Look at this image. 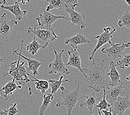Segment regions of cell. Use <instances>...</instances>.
<instances>
[{
	"instance_id": "6da1fadb",
	"label": "cell",
	"mask_w": 130,
	"mask_h": 115,
	"mask_svg": "<svg viewBox=\"0 0 130 115\" xmlns=\"http://www.w3.org/2000/svg\"><path fill=\"white\" fill-rule=\"evenodd\" d=\"M106 69L105 60L102 59L100 63H97L94 59H92L90 67L83 68L84 73V81L88 85L86 88L93 89L96 92L109 88L110 81L106 75Z\"/></svg>"
},
{
	"instance_id": "7a4b0ae2",
	"label": "cell",
	"mask_w": 130,
	"mask_h": 115,
	"mask_svg": "<svg viewBox=\"0 0 130 115\" xmlns=\"http://www.w3.org/2000/svg\"><path fill=\"white\" fill-rule=\"evenodd\" d=\"M60 89L61 98V100L58 99L55 106L56 107H59L61 106H65L67 110V115H72V111L76 106V104L85 96L80 92V84H78L76 89L73 91H69L64 86H60Z\"/></svg>"
},
{
	"instance_id": "3957f363",
	"label": "cell",
	"mask_w": 130,
	"mask_h": 115,
	"mask_svg": "<svg viewBox=\"0 0 130 115\" xmlns=\"http://www.w3.org/2000/svg\"><path fill=\"white\" fill-rule=\"evenodd\" d=\"M27 34H32L33 36L35 37L37 41L42 45L45 44H49V43L53 40L59 39L52 28L49 29L39 28L37 27L36 25L33 28L29 27L28 28Z\"/></svg>"
},
{
	"instance_id": "277c9868",
	"label": "cell",
	"mask_w": 130,
	"mask_h": 115,
	"mask_svg": "<svg viewBox=\"0 0 130 115\" xmlns=\"http://www.w3.org/2000/svg\"><path fill=\"white\" fill-rule=\"evenodd\" d=\"M116 31L115 28L112 27L111 28L110 27H107L104 28L103 29V32L100 35H99L94 37V39L98 40L94 48L92 51L91 55H90L89 59L90 60L94 58V56L96 52H97L98 49H100L101 46H103L106 43H109L111 45H112V42H111V39L112 38L113 34Z\"/></svg>"
},
{
	"instance_id": "5b68a950",
	"label": "cell",
	"mask_w": 130,
	"mask_h": 115,
	"mask_svg": "<svg viewBox=\"0 0 130 115\" xmlns=\"http://www.w3.org/2000/svg\"><path fill=\"white\" fill-rule=\"evenodd\" d=\"M64 50H61L60 52L58 53L57 51H54L55 58L53 61L49 64L48 66V73L49 75L61 73L66 75H69L70 73L67 68L66 65L63 60L62 55L64 53Z\"/></svg>"
},
{
	"instance_id": "8992f818",
	"label": "cell",
	"mask_w": 130,
	"mask_h": 115,
	"mask_svg": "<svg viewBox=\"0 0 130 115\" xmlns=\"http://www.w3.org/2000/svg\"><path fill=\"white\" fill-rule=\"evenodd\" d=\"M17 24V21L8 18L7 13H4L0 17V37L6 42H10L9 38L12 31Z\"/></svg>"
},
{
	"instance_id": "52a82bcc",
	"label": "cell",
	"mask_w": 130,
	"mask_h": 115,
	"mask_svg": "<svg viewBox=\"0 0 130 115\" xmlns=\"http://www.w3.org/2000/svg\"><path fill=\"white\" fill-rule=\"evenodd\" d=\"M64 19L70 21L69 18H68L64 15H55L51 12L43 10V13L40 14L39 16L36 18L38 22V27H41L42 28L49 29L51 28L52 24L55 23L58 20Z\"/></svg>"
},
{
	"instance_id": "ba28073f",
	"label": "cell",
	"mask_w": 130,
	"mask_h": 115,
	"mask_svg": "<svg viewBox=\"0 0 130 115\" xmlns=\"http://www.w3.org/2000/svg\"><path fill=\"white\" fill-rule=\"evenodd\" d=\"M130 107L129 93L119 96L116 100L109 104V110L112 115H123L125 111Z\"/></svg>"
},
{
	"instance_id": "9c48e42d",
	"label": "cell",
	"mask_w": 130,
	"mask_h": 115,
	"mask_svg": "<svg viewBox=\"0 0 130 115\" xmlns=\"http://www.w3.org/2000/svg\"><path fill=\"white\" fill-rule=\"evenodd\" d=\"M129 46L130 43L123 39V43H117V44L112 43L110 47H104L101 49V52L103 54L107 55L108 57L113 61L117 58L121 57L125 49L129 47Z\"/></svg>"
},
{
	"instance_id": "30bf717a",
	"label": "cell",
	"mask_w": 130,
	"mask_h": 115,
	"mask_svg": "<svg viewBox=\"0 0 130 115\" xmlns=\"http://www.w3.org/2000/svg\"><path fill=\"white\" fill-rule=\"evenodd\" d=\"M24 43V40H21V46H20V52H18L19 50V48H17V49L15 50L14 49H13V54L14 56L18 55L21 58H22L24 59H25L27 63H28V67L26 68V70L28 73L29 72H32V74L33 75H38L39 74L38 73V69L39 67L42 65V63L39 61L33 59H31L30 58H28L25 57V56L23 55L22 54V49L23 47V44Z\"/></svg>"
},
{
	"instance_id": "8fae6325",
	"label": "cell",
	"mask_w": 130,
	"mask_h": 115,
	"mask_svg": "<svg viewBox=\"0 0 130 115\" xmlns=\"http://www.w3.org/2000/svg\"><path fill=\"white\" fill-rule=\"evenodd\" d=\"M126 88L123 86L121 82L119 85L116 86H110L105 90V98L109 104L111 103L118 98L119 96L125 95L128 92L125 90Z\"/></svg>"
},
{
	"instance_id": "7c38bea8",
	"label": "cell",
	"mask_w": 130,
	"mask_h": 115,
	"mask_svg": "<svg viewBox=\"0 0 130 115\" xmlns=\"http://www.w3.org/2000/svg\"><path fill=\"white\" fill-rule=\"evenodd\" d=\"M64 11L69 13L70 15V21L72 23V26H78L80 29L85 28L86 24L85 23V15L80 12L75 11L74 8L67 7Z\"/></svg>"
},
{
	"instance_id": "4fadbf2b",
	"label": "cell",
	"mask_w": 130,
	"mask_h": 115,
	"mask_svg": "<svg viewBox=\"0 0 130 115\" xmlns=\"http://www.w3.org/2000/svg\"><path fill=\"white\" fill-rule=\"evenodd\" d=\"M68 54L69 55V60L68 61V63L65 64L66 66H69L76 68L84 76V73L83 68H82L81 58H80L79 52L77 51V50H74L73 49H72L68 51Z\"/></svg>"
},
{
	"instance_id": "5bb4252c",
	"label": "cell",
	"mask_w": 130,
	"mask_h": 115,
	"mask_svg": "<svg viewBox=\"0 0 130 115\" xmlns=\"http://www.w3.org/2000/svg\"><path fill=\"white\" fill-rule=\"evenodd\" d=\"M89 43V40L82 33L77 34L69 38L66 39L64 42L65 44L70 45L74 50H77L78 45H83Z\"/></svg>"
},
{
	"instance_id": "9a60e30c",
	"label": "cell",
	"mask_w": 130,
	"mask_h": 115,
	"mask_svg": "<svg viewBox=\"0 0 130 115\" xmlns=\"http://www.w3.org/2000/svg\"><path fill=\"white\" fill-rule=\"evenodd\" d=\"M2 10H7L13 14L17 21H22L23 17L27 14V11L22 10L20 8V4L15 2L14 4L10 6L1 5Z\"/></svg>"
},
{
	"instance_id": "2e32d148",
	"label": "cell",
	"mask_w": 130,
	"mask_h": 115,
	"mask_svg": "<svg viewBox=\"0 0 130 115\" xmlns=\"http://www.w3.org/2000/svg\"><path fill=\"white\" fill-rule=\"evenodd\" d=\"M100 97H96L95 92H91L90 94L88 96H85L84 97V100L81 102L79 104L80 108H83L86 107L89 110V114H91L92 112V109L94 106H95L96 101L100 100Z\"/></svg>"
},
{
	"instance_id": "e0dca14e",
	"label": "cell",
	"mask_w": 130,
	"mask_h": 115,
	"mask_svg": "<svg viewBox=\"0 0 130 115\" xmlns=\"http://www.w3.org/2000/svg\"><path fill=\"white\" fill-rule=\"evenodd\" d=\"M109 67L110 71L109 72L106 73V75L110 78V86L113 87L117 86L119 84L121 83L120 80V77H121V75H120L118 71L116 69V66L115 65V61L113 60L111 61Z\"/></svg>"
},
{
	"instance_id": "ac0fdd59",
	"label": "cell",
	"mask_w": 130,
	"mask_h": 115,
	"mask_svg": "<svg viewBox=\"0 0 130 115\" xmlns=\"http://www.w3.org/2000/svg\"><path fill=\"white\" fill-rule=\"evenodd\" d=\"M21 58L19 57L18 60L12 62V63L10 64V69H9L8 72L4 73L2 74L3 76L5 77L7 76H10L13 77L15 80H17L19 82L21 81H24L23 77L20 75V74L19 72H18V64H19V63H20V61Z\"/></svg>"
},
{
	"instance_id": "d6986e66",
	"label": "cell",
	"mask_w": 130,
	"mask_h": 115,
	"mask_svg": "<svg viewBox=\"0 0 130 115\" xmlns=\"http://www.w3.org/2000/svg\"><path fill=\"white\" fill-rule=\"evenodd\" d=\"M22 89V85H17L15 82V80L13 79L12 81H10L0 89V92L4 91V97L6 101L8 100L7 96L12 95L15 90Z\"/></svg>"
},
{
	"instance_id": "ffe728a7",
	"label": "cell",
	"mask_w": 130,
	"mask_h": 115,
	"mask_svg": "<svg viewBox=\"0 0 130 115\" xmlns=\"http://www.w3.org/2000/svg\"><path fill=\"white\" fill-rule=\"evenodd\" d=\"M33 40L30 43H28L26 47V49L27 52L29 53L30 55H34L38 53L39 49H45L47 47L48 44H45L44 45H41L37 41L35 36H33Z\"/></svg>"
},
{
	"instance_id": "44dd1931",
	"label": "cell",
	"mask_w": 130,
	"mask_h": 115,
	"mask_svg": "<svg viewBox=\"0 0 130 115\" xmlns=\"http://www.w3.org/2000/svg\"><path fill=\"white\" fill-rule=\"evenodd\" d=\"M49 5L45 9L46 11L50 12L54 9L64 10L68 6L66 4V0H49Z\"/></svg>"
},
{
	"instance_id": "7402d4cb",
	"label": "cell",
	"mask_w": 130,
	"mask_h": 115,
	"mask_svg": "<svg viewBox=\"0 0 130 115\" xmlns=\"http://www.w3.org/2000/svg\"><path fill=\"white\" fill-rule=\"evenodd\" d=\"M65 76H61L60 77L59 79L58 80H52L49 79L48 83H49V86L51 87V94H54L57 92V91L58 90V89L60 88L61 84L63 83L68 82L69 80L66 79L63 80Z\"/></svg>"
},
{
	"instance_id": "603a6c76",
	"label": "cell",
	"mask_w": 130,
	"mask_h": 115,
	"mask_svg": "<svg viewBox=\"0 0 130 115\" xmlns=\"http://www.w3.org/2000/svg\"><path fill=\"white\" fill-rule=\"evenodd\" d=\"M53 95L51 94L44 95L43 102L39 110L38 115H43L44 114L45 111L47 110L49 105L51 104V102L53 100Z\"/></svg>"
},
{
	"instance_id": "cb8c5ba5",
	"label": "cell",
	"mask_w": 130,
	"mask_h": 115,
	"mask_svg": "<svg viewBox=\"0 0 130 115\" xmlns=\"http://www.w3.org/2000/svg\"><path fill=\"white\" fill-rule=\"evenodd\" d=\"M122 13L120 17L117 24L119 27L121 28L126 27L127 29L130 28V14L129 11L127 10L126 12L121 11Z\"/></svg>"
},
{
	"instance_id": "d4e9b609",
	"label": "cell",
	"mask_w": 130,
	"mask_h": 115,
	"mask_svg": "<svg viewBox=\"0 0 130 115\" xmlns=\"http://www.w3.org/2000/svg\"><path fill=\"white\" fill-rule=\"evenodd\" d=\"M31 81H35V85L36 89L39 92H41L42 94H44L46 91L49 89V83L47 80H39L35 78V79H30Z\"/></svg>"
},
{
	"instance_id": "484cf974",
	"label": "cell",
	"mask_w": 130,
	"mask_h": 115,
	"mask_svg": "<svg viewBox=\"0 0 130 115\" xmlns=\"http://www.w3.org/2000/svg\"><path fill=\"white\" fill-rule=\"evenodd\" d=\"M123 57L121 59L115 62V66H119L120 68L124 69L125 68H128L129 67L130 64V54H122Z\"/></svg>"
},
{
	"instance_id": "4316f807",
	"label": "cell",
	"mask_w": 130,
	"mask_h": 115,
	"mask_svg": "<svg viewBox=\"0 0 130 115\" xmlns=\"http://www.w3.org/2000/svg\"><path fill=\"white\" fill-rule=\"evenodd\" d=\"M103 90L104 92L103 99H100V102L97 105H95V107L99 111L108 110L109 108V104L107 102L106 98H105V90H106V89H103Z\"/></svg>"
},
{
	"instance_id": "83f0119b",
	"label": "cell",
	"mask_w": 130,
	"mask_h": 115,
	"mask_svg": "<svg viewBox=\"0 0 130 115\" xmlns=\"http://www.w3.org/2000/svg\"><path fill=\"white\" fill-rule=\"evenodd\" d=\"M6 110L7 111L8 115H16L19 112V111L17 108V103L11 104L10 106L7 105V108Z\"/></svg>"
},
{
	"instance_id": "f1b7e54d",
	"label": "cell",
	"mask_w": 130,
	"mask_h": 115,
	"mask_svg": "<svg viewBox=\"0 0 130 115\" xmlns=\"http://www.w3.org/2000/svg\"><path fill=\"white\" fill-rule=\"evenodd\" d=\"M78 0H66V4L68 7L75 8L79 6Z\"/></svg>"
},
{
	"instance_id": "f546056e",
	"label": "cell",
	"mask_w": 130,
	"mask_h": 115,
	"mask_svg": "<svg viewBox=\"0 0 130 115\" xmlns=\"http://www.w3.org/2000/svg\"><path fill=\"white\" fill-rule=\"evenodd\" d=\"M15 2L18 3V4L25 5L26 3H29L30 0H15Z\"/></svg>"
},
{
	"instance_id": "4dcf8cb0",
	"label": "cell",
	"mask_w": 130,
	"mask_h": 115,
	"mask_svg": "<svg viewBox=\"0 0 130 115\" xmlns=\"http://www.w3.org/2000/svg\"><path fill=\"white\" fill-rule=\"evenodd\" d=\"M103 113L104 114V115H112V113L110 110L108 111V110H103Z\"/></svg>"
},
{
	"instance_id": "1f68e13d",
	"label": "cell",
	"mask_w": 130,
	"mask_h": 115,
	"mask_svg": "<svg viewBox=\"0 0 130 115\" xmlns=\"http://www.w3.org/2000/svg\"><path fill=\"white\" fill-rule=\"evenodd\" d=\"M0 115H8L7 110H0Z\"/></svg>"
},
{
	"instance_id": "d6a6232c",
	"label": "cell",
	"mask_w": 130,
	"mask_h": 115,
	"mask_svg": "<svg viewBox=\"0 0 130 115\" xmlns=\"http://www.w3.org/2000/svg\"><path fill=\"white\" fill-rule=\"evenodd\" d=\"M6 4V0H0V5H5Z\"/></svg>"
},
{
	"instance_id": "836d02e7",
	"label": "cell",
	"mask_w": 130,
	"mask_h": 115,
	"mask_svg": "<svg viewBox=\"0 0 130 115\" xmlns=\"http://www.w3.org/2000/svg\"><path fill=\"white\" fill-rule=\"evenodd\" d=\"M126 3L127 4L128 6L130 5V0H125Z\"/></svg>"
},
{
	"instance_id": "e575fe53",
	"label": "cell",
	"mask_w": 130,
	"mask_h": 115,
	"mask_svg": "<svg viewBox=\"0 0 130 115\" xmlns=\"http://www.w3.org/2000/svg\"><path fill=\"white\" fill-rule=\"evenodd\" d=\"M2 63H3V59H2V58L0 57V66L2 65Z\"/></svg>"
},
{
	"instance_id": "d590c367",
	"label": "cell",
	"mask_w": 130,
	"mask_h": 115,
	"mask_svg": "<svg viewBox=\"0 0 130 115\" xmlns=\"http://www.w3.org/2000/svg\"><path fill=\"white\" fill-rule=\"evenodd\" d=\"M98 110V114H99V115H102L101 114V112H100V111H99L98 109H97Z\"/></svg>"
},
{
	"instance_id": "8d00e7d4",
	"label": "cell",
	"mask_w": 130,
	"mask_h": 115,
	"mask_svg": "<svg viewBox=\"0 0 130 115\" xmlns=\"http://www.w3.org/2000/svg\"><path fill=\"white\" fill-rule=\"evenodd\" d=\"M39 1H48L49 0H39Z\"/></svg>"
},
{
	"instance_id": "74e56055",
	"label": "cell",
	"mask_w": 130,
	"mask_h": 115,
	"mask_svg": "<svg viewBox=\"0 0 130 115\" xmlns=\"http://www.w3.org/2000/svg\"><path fill=\"white\" fill-rule=\"evenodd\" d=\"M126 79H127V80H128V81H129V76H128V77H126Z\"/></svg>"
},
{
	"instance_id": "f35d334b",
	"label": "cell",
	"mask_w": 130,
	"mask_h": 115,
	"mask_svg": "<svg viewBox=\"0 0 130 115\" xmlns=\"http://www.w3.org/2000/svg\"><path fill=\"white\" fill-rule=\"evenodd\" d=\"M0 99H1V100H3V98L1 97V95H0Z\"/></svg>"
},
{
	"instance_id": "ab89813d",
	"label": "cell",
	"mask_w": 130,
	"mask_h": 115,
	"mask_svg": "<svg viewBox=\"0 0 130 115\" xmlns=\"http://www.w3.org/2000/svg\"><path fill=\"white\" fill-rule=\"evenodd\" d=\"M90 115H95V114H90Z\"/></svg>"
}]
</instances>
